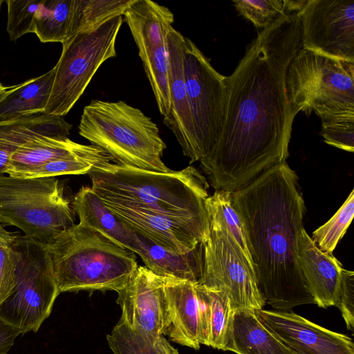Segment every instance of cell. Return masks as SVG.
Segmentation results:
<instances>
[{
  "label": "cell",
  "mask_w": 354,
  "mask_h": 354,
  "mask_svg": "<svg viewBox=\"0 0 354 354\" xmlns=\"http://www.w3.org/2000/svg\"><path fill=\"white\" fill-rule=\"evenodd\" d=\"M21 332L0 318V354H7Z\"/></svg>",
  "instance_id": "cell-38"
},
{
  "label": "cell",
  "mask_w": 354,
  "mask_h": 354,
  "mask_svg": "<svg viewBox=\"0 0 354 354\" xmlns=\"http://www.w3.org/2000/svg\"><path fill=\"white\" fill-rule=\"evenodd\" d=\"M186 89L193 115L201 159L216 142L223 127L226 86L225 78L189 39L185 37Z\"/></svg>",
  "instance_id": "cell-12"
},
{
  "label": "cell",
  "mask_w": 354,
  "mask_h": 354,
  "mask_svg": "<svg viewBox=\"0 0 354 354\" xmlns=\"http://www.w3.org/2000/svg\"><path fill=\"white\" fill-rule=\"evenodd\" d=\"M133 0H73L70 37L123 15Z\"/></svg>",
  "instance_id": "cell-30"
},
{
  "label": "cell",
  "mask_w": 354,
  "mask_h": 354,
  "mask_svg": "<svg viewBox=\"0 0 354 354\" xmlns=\"http://www.w3.org/2000/svg\"><path fill=\"white\" fill-rule=\"evenodd\" d=\"M185 37L171 28L168 36L171 106L164 124L175 135L192 164L201 160L184 69Z\"/></svg>",
  "instance_id": "cell-16"
},
{
  "label": "cell",
  "mask_w": 354,
  "mask_h": 354,
  "mask_svg": "<svg viewBox=\"0 0 354 354\" xmlns=\"http://www.w3.org/2000/svg\"><path fill=\"white\" fill-rule=\"evenodd\" d=\"M138 234L136 253L146 268L161 277H170L198 283L201 279L203 263V243L191 252L174 254Z\"/></svg>",
  "instance_id": "cell-24"
},
{
  "label": "cell",
  "mask_w": 354,
  "mask_h": 354,
  "mask_svg": "<svg viewBox=\"0 0 354 354\" xmlns=\"http://www.w3.org/2000/svg\"><path fill=\"white\" fill-rule=\"evenodd\" d=\"M208 219L219 223L238 251L254 271L242 219L232 204L231 192L215 190L205 202Z\"/></svg>",
  "instance_id": "cell-27"
},
{
  "label": "cell",
  "mask_w": 354,
  "mask_h": 354,
  "mask_svg": "<svg viewBox=\"0 0 354 354\" xmlns=\"http://www.w3.org/2000/svg\"><path fill=\"white\" fill-rule=\"evenodd\" d=\"M300 14L303 49L354 63V0H308Z\"/></svg>",
  "instance_id": "cell-13"
},
{
  "label": "cell",
  "mask_w": 354,
  "mask_h": 354,
  "mask_svg": "<svg viewBox=\"0 0 354 354\" xmlns=\"http://www.w3.org/2000/svg\"><path fill=\"white\" fill-rule=\"evenodd\" d=\"M164 286V277L138 266L124 286L115 291L122 310L120 321L151 337L164 335L168 324Z\"/></svg>",
  "instance_id": "cell-14"
},
{
  "label": "cell",
  "mask_w": 354,
  "mask_h": 354,
  "mask_svg": "<svg viewBox=\"0 0 354 354\" xmlns=\"http://www.w3.org/2000/svg\"><path fill=\"white\" fill-rule=\"evenodd\" d=\"M102 167L82 158L54 160L21 174L19 178L56 177L62 175L88 174L94 168Z\"/></svg>",
  "instance_id": "cell-34"
},
{
  "label": "cell",
  "mask_w": 354,
  "mask_h": 354,
  "mask_svg": "<svg viewBox=\"0 0 354 354\" xmlns=\"http://www.w3.org/2000/svg\"><path fill=\"white\" fill-rule=\"evenodd\" d=\"M16 255L12 248H0V304L11 294L16 284Z\"/></svg>",
  "instance_id": "cell-37"
},
{
  "label": "cell",
  "mask_w": 354,
  "mask_h": 354,
  "mask_svg": "<svg viewBox=\"0 0 354 354\" xmlns=\"http://www.w3.org/2000/svg\"><path fill=\"white\" fill-rule=\"evenodd\" d=\"M71 129L63 116L45 113L0 121V174L6 173L12 154L26 142L42 136L68 137Z\"/></svg>",
  "instance_id": "cell-22"
},
{
  "label": "cell",
  "mask_w": 354,
  "mask_h": 354,
  "mask_svg": "<svg viewBox=\"0 0 354 354\" xmlns=\"http://www.w3.org/2000/svg\"><path fill=\"white\" fill-rule=\"evenodd\" d=\"M164 277L168 310V324L164 335L176 344L198 350L201 343L197 283Z\"/></svg>",
  "instance_id": "cell-20"
},
{
  "label": "cell",
  "mask_w": 354,
  "mask_h": 354,
  "mask_svg": "<svg viewBox=\"0 0 354 354\" xmlns=\"http://www.w3.org/2000/svg\"><path fill=\"white\" fill-rule=\"evenodd\" d=\"M301 14L287 13L263 29L225 77L221 134L201 159L215 190L236 192L286 162L293 120L286 77L302 48Z\"/></svg>",
  "instance_id": "cell-1"
},
{
  "label": "cell",
  "mask_w": 354,
  "mask_h": 354,
  "mask_svg": "<svg viewBox=\"0 0 354 354\" xmlns=\"http://www.w3.org/2000/svg\"><path fill=\"white\" fill-rule=\"evenodd\" d=\"M18 235L7 231L0 223V248H11Z\"/></svg>",
  "instance_id": "cell-39"
},
{
  "label": "cell",
  "mask_w": 354,
  "mask_h": 354,
  "mask_svg": "<svg viewBox=\"0 0 354 354\" xmlns=\"http://www.w3.org/2000/svg\"><path fill=\"white\" fill-rule=\"evenodd\" d=\"M321 134L324 142L331 146L354 151V115L322 122Z\"/></svg>",
  "instance_id": "cell-35"
},
{
  "label": "cell",
  "mask_w": 354,
  "mask_h": 354,
  "mask_svg": "<svg viewBox=\"0 0 354 354\" xmlns=\"http://www.w3.org/2000/svg\"><path fill=\"white\" fill-rule=\"evenodd\" d=\"M67 158H85L102 167L112 160L95 145L79 144L68 137L42 136L26 142L12 154L6 174L18 177L48 162Z\"/></svg>",
  "instance_id": "cell-17"
},
{
  "label": "cell",
  "mask_w": 354,
  "mask_h": 354,
  "mask_svg": "<svg viewBox=\"0 0 354 354\" xmlns=\"http://www.w3.org/2000/svg\"><path fill=\"white\" fill-rule=\"evenodd\" d=\"M79 133L116 164L169 172L162 157L166 145L153 120L123 101L93 100L84 106Z\"/></svg>",
  "instance_id": "cell-5"
},
{
  "label": "cell",
  "mask_w": 354,
  "mask_h": 354,
  "mask_svg": "<svg viewBox=\"0 0 354 354\" xmlns=\"http://www.w3.org/2000/svg\"><path fill=\"white\" fill-rule=\"evenodd\" d=\"M335 306L337 307L347 328L354 329V272L343 268Z\"/></svg>",
  "instance_id": "cell-36"
},
{
  "label": "cell",
  "mask_w": 354,
  "mask_h": 354,
  "mask_svg": "<svg viewBox=\"0 0 354 354\" xmlns=\"http://www.w3.org/2000/svg\"><path fill=\"white\" fill-rule=\"evenodd\" d=\"M122 16L138 48L158 109L165 118L171 106L168 36L174 15L151 0H133Z\"/></svg>",
  "instance_id": "cell-10"
},
{
  "label": "cell",
  "mask_w": 354,
  "mask_h": 354,
  "mask_svg": "<svg viewBox=\"0 0 354 354\" xmlns=\"http://www.w3.org/2000/svg\"><path fill=\"white\" fill-rule=\"evenodd\" d=\"M286 90L293 121L301 111L322 122L354 115V63L301 48L288 67Z\"/></svg>",
  "instance_id": "cell-6"
},
{
  "label": "cell",
  "mask_w": 354,
  "mask_h": 354,
  "mask_svg": "<svg viewBox=\"0 0 354 354\" xmlns=\"http://www.w3.org/2000/svg\"><path fill=\"white\" fill-rule=\"evenodd\" d=\"M262 324L293 354H354L347 335L320 326L292 312L257 310Z\"/></svg>",
  "instance_id": "cell-15"
},
{
  "label": "cell",
  "mask_w": 354,
  "mask_h": 354,
  "mask_svg": "<svg viewBox=\"0 0 354 354\" xmlns=\"http://www.w3.org/2000/svg\"><path fill=\"white\" fill-rule=\"evenodd\" d=\"M88 174L91 189L105 204L166 216L189 228L202 243L206 241L209 183L193 166L158 172L110 163Z\"/></svg>",
  "instance_id": "cell-3"
},
{
  "label": "cell",
  "mask_w": 354,
  "mask_h": 354,
  "mask_svg": "<svg viewBox=\"0 0 354 354\" xmlns=\"http://www.w3.org/2000/svg\"><path fill=\"white\" fill-rule=\"evenodd\" d=\"M57 288L117 291L138 266L136 253L80 223L45 243Z\"/></svg>",
  "instance_id": "cell-4"
},
{
  "label": "cell",
  "mask_w": 354,
  "mask_h": 354,
  "mask_svg": "<svg viewBox=\"0 0 354 354\" xmlns=\"http://www.w3.org/2000/svg\"><path fill=\"white\" fill-rule=\"evenodd\" d=\"M42 0H7L6 31L12 41L34 33V20Z\"/></svg>",
  "instance_id": "cell-32"
},
{
  "label": "cell",
  "mask_w": 354,
  "mask_h": 354,
  "mask_svg": "<svg viewBox=\"0 0 354 354\" xmlns=\"http://www.w3.org/2000/svg\"><path fill=\"white\" fill-rule=\"evenodd\" d=\"M54 80V68L22 82L0 103V121L44 113Z\"/></svg>",
  "instance_id": "cell-26"
},
{
  "label": "cell",
  "mask_w": 354,
  "mask_h": 354,
  "mask_svg": "<svg viewBox=\"0 0 354 354\" xmlns=\"http://www.w3.org/2000/svg\"><path fill=\"white\" fill-rule=\"evenodd\" d=\"M123 16L114 17L62 43L44 113L64 116L83 94L99 67L116 56L115 41Z\"/></svg>",
  "instance_id": "cell-8"
},
{
  "label": "cell",
  "mask_w": 354,
  "mask_h": 354,
  "mask_svg": "<svg viewBox=\"0 0 354 354\" xmlns=\"http://www.w3.org/2000/svg\"><path fill=\"white\" fill-rule=\"evenodd\" d=\"M354 215V189L328 221L315 230L312 240L323 252L332 253L349 227Z\"/></svg>",
  "instance_id": "cell-31"
},
{
  "label": "cell",
  "mask_w": 354,
  "mask_h": 354,
  "mask_svg": "<svg viewBox=\"0 0 354 354\" xmlns=\"http://www.w3.org/2000/svg\"><path fill=\"white\" fill-rule=\"evenodd\" d=\"M243 223L259 290L266 304L286 311L315 304L298 261L305 203L298 177L286 162L231 193Z\"/></svg>",
  "instance_id": "cell-2"
},
{
  "label": "cell",
  "mask_w": 354,
  "mask_h": 354,
  "mask_svg": "<svg viewBox=\"0 0 354 354\" xmlns=\"http://www.w3.org/2000/svg\"><path fill=\"white\" fill-rule=\"evenodd\" d=\"M106 205L135 232L169 252L186 254L202 243L189 228L166 216L142 209Z\"/></svg>",
  "instance_id": "cell-19"
},
{
  "label": "cell",
  "mask_w": 354,
  "mask_h": 354,
  "mask_svg": "<svg viewBox=\"0 0 354 354\" xmlns=\"http://www.w3.org/2000/svg\"><path fill=\"white\" fill-rule=\"evenodd\" d=\"M107 342L113 354H178L165 335H147L129 328L120 320L107 335Z\"/></svg>",
  "instance_id": "cell-29"
},
{
  "label": "cell",
  "mask_w": 354,
  "mask_h": 354,
  "mask_svg": "<svg viewBox=\"0 0 354 354\" xmlns=\"http://www.w3.org/2000/svg\"><path fill=\"white\" fill-rule=\"evenodd\" d=\"M199 306L200 343L223 350L234 313L223 292L196 283Z\"/></svg>",
  "instance_id": "cell-25"
},
{
  "label": "cell",
  "mask_w": 354,
  "mask_h": 354,
  "mask_svg": "<svg viewBox=\"0 0 354 354\" xmlns=\"http://www.w3.org/2000/svg\"><path fill=\"white\" fill-rule=\"evenodd\" d=\"M223 351L237 354H293L259 321L254 310H235Z\"/></svg>",
  "instance_id": "cell-23"
},
{
  "label": "cell",
  "mask_w": 354,
  "mask_h": 354,
  "mask_svg": "<svg viewBox=\"0 0 354 354\" xmlns=\"http://www.w3.org/2000/svg\"><path fill=\"white\" fill-rule=\"evenodd\" d=\"M3 3V0H0V10H1V4Z\"/></svg>",
  "instance_id": "cell-41"
},
{
  "label": "cell",
  "mask_w": 354,
  "mask_h": 354,
  "mask_svg": "<svg viewBox=\"0 0 354 354\" xmlns=\"http://www.w3.org/2000/svg\"><path fill=\"white\" fill-rule=\"evenodd\" d=\"M297 261L315 304L324 308L335 306L343 268L333 253L315 245L304 228L298 238Z\"/></svg>",
  "instance_id": "cell-18"
},
{
  "label": "cell",
  "mask_w": 354,
  "mask_h": 354,
  "mask_svg": "<svg viewBox=\"0 0 354 354\" xmlns=\"http://www.w3.org/2000/svg\"><path fill=\"white\" fill-rule=\"evenodd\" d=\"M16 255V284L0 304V318L22 334L37 332L49 317L60 293L46 245L18 236L11 247Z\"/></svg>",
  "instance_id": "cell-9"
},
{
  "label": "cell",
  "mask_w": 354,
  "mask_h": 354,
  "mask_svg": "<svg viewBox=\"0 0 354 354\" xmlns=\"http://www.w3.org/2000/svg\"><path fill=\"white\" fill-rule=\"evenodd\" d=\"M21 85L22 83L12 86H5L0 82V103L5 98L11 95L15 91H17Z\"/></svg>",
  "instance_id": "cell-40"
},
{
  "label": "cell",
  "mask_w": 354,
  "mask_h": 354,
  "mask_svg": "<svg viewBox=\"0 0 354 354\" xmlns=\"http://www.w3.org/2000/svg\"><path fill=\"white\" fill-rule=\"evenodd\" d=\"M73 0H42L34 20L40 41L63 43L70 37Z\"/></svg>",
  "instance_id": "cell-28"
},
{
  "label": "cell",
  "mask_w": 354,
  "mask_h": 354,
  "mask_svg": "<svg viewBox=\"0 0 354 354\" xmlns=\"http://www.w3.org/2000/svg\"><path fill=\"white\" fill-rule=\"evenodd\" d=\"M72 208L80 224L88 227L123 248L138 250V234L131 229L91 187L82 186L75 194Z\"/></svg>",
  "instance_id": "cell-21"
},
{
  "label": "cell",
  "mask_w": 354,
  "mask_h": 354,
  "mask_svg": "<svg viewBox=\"0 0 354 354\" xmlns=\"http://www.w3.org/2000/svg\"><path fill=\"white\" fill-rule=\"evenodd\" d=\"M64 182L56 177L19 178L0 174V223L47 243L75 225Z\"/></svg>",
  "instance_id": "cell-7"
},
{
  "label": "cell",
  "mask_w": 354,
  "mask_h": 354,
  "mask_svg": "<svg viewBox=\"0 0 354 354\" xmlns=\"http://www.w3.org/2000/svg\"><path fill=\"white\" fill-rule=\"evenodd\" d=\"M209 232L203 243V272L199 283L224 292L234 310H261L266 304L254 271L232 243L225 229L209 219Z\"/></svg>",
  "instance_id": "cell-11"
},
{
  "label": "cell",
  "mask_w": 354,
  "mask_h": 354,
  "mask_svg": "<svg viewBox=\"0 0 354 354\" xmlns=\"http://www.w3.org/2000/svg\"><path fill=\"white\" fill-rule=\"evenodd\" d=\"M232 3L241 15L263 29L287 14L284 0H234Z\"/></svg>",
  "instance_id": "cell-33"
}]
</instances>
